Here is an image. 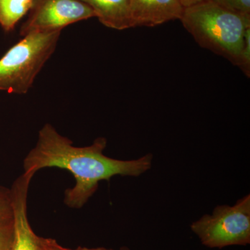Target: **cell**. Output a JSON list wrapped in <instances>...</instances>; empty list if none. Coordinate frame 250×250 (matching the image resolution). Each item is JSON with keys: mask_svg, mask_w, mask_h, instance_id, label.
<instances>
[{"mask_svg": "<svg viewBox=\"0 0 250 250\" xmlns=\"http://www.w3.org/2000/svg\"><path fill=\"white\" fill-rule=\"evenodd\" d=\"M106 146L107 140L100 137L90 146L75 147L71 140L47 123L39 131L35 147L23 161L24 172L35 174L48 167L69 171L76 183L65 190L63 202L67 207L79 209L98 190L102 181H109L118 175L140 177L152 167V154L134 160H118L104 154Z\"/></svg>", "mask_w": 250, "mask_h": 250, "instance_id": "6da1fadb", "label": "cell"}, {"mask_svg": "<svg viewBox=\"0 0 250 250\" xmlns=\"http://www.w3.org/2000/svg\"><path fill=\"white\" fill-rule=\"evenodd\" d=\"M180 20L202 47L222 56L241 68L250 16L231 11L210 0L184 8Z\"/></svg>", "mask_w": 250, "mask_h": 250, "instance_id": "7a4b0ae2", "label": "cell"}, {"mask_svg": "<svg viewBox=\"0 0 250 250\" xmlns=\"http://www.w3.org/2000/svg\"><path fill=\"white\" fill-rule=\"evenodd\" d=\"M62 31L31 33L12 46L0 59V90L28 93L55 52Z\"/></svg>", "mask_w": 250, "mask_h": 250, "instance_id": "3957f363", "label": "cell"}, {"mask_svg": "<svg viewBox=\"0 0 250 250\" xmlns=\"http://www.w3.org/2000/svg\"><path fill=\"white\" fill-rule=\"evenodd\" d=\"M203 246L211 249L250 244V195L232 206L218 205L190 225Z\"/></svg>", "mask_w": 250, "mask_h": 250, "instance_id": "277c9868", "label": "cell"}, {"mask_svg": "<svg viewBox=\"0 0 250 250\" xmlns=\"http://www.w3.org/2000/svg\"><path fill=\"white\" fill-rule=\"evenodd\" d=\"M95 17L93 10L80 0H35L21 36L62 31L74 23Z\"/></svg>", "mask_w": 250, "mask_h": 250, "instance_id": "5b68a950", "label": "cell"}, {"mask_svg": "<svg viewBox=\"0 0 250 250\" xmlns=\"http://www.w3.org/2000/svg\"><path fill=\"white\" fill-rule=\"evenodd\" d=\"M34 175L23 172L10 188L14 216V238L11 250H39V236L33 231L27 216L28 193Z\"/></svg>", "mask_w": 250, "mask_h": 250, "instance_id": "8992f818", "label": "cell"}, {"mask_svg": "<svg viewBox=\"0 0 250 250\" xmlns=\"http://www.w3.org/2000/svg\"><path fill=\"white\" fill-rule=\"evenodd\" d=\"M131 27H155L182 18L179 0H129Z\"/></svg>", "mask_w": 250, "mask_h": 250, "instance_id": "52a82bcc", "label": "cell"}, {"mask_svg": "<svg viewBox=\"0 0 250 250\" xmlns=\"http://www.w3.org/2000/svg\"><path fill=\"white\" fill-rule=\"evenodd\" d=\"M93 10L95 17L108 28L123 30L131 28L129 0H80Z\"/></svg>", "mask_w": 250, "mask_h": 250, "instance_id": "ba28073f", "label": "cell"}, {"mask_svg": "<svg viewBox=\"0 0 250 250\" xmlns=\"http://www.w3.org/2000/svg\"><path fill=\"white\" fill-rule=\"evenodd\" d=\"M35 0H0V26L6 32L31 11Z\"/></svg>", "mask_w": 250, "mask_h": 250, "instance_id": "9c48e42d", "label": "cell"}, {"mask_svg": "<svg viewBox=\"0 0 250 250\" xmlns=\"http://www.w3.org/2000/svg\"><path fill=\"white\" fill-rule=\"evenodd\" d=\"M13 218L11 190L9 188L0 187V223Z\"/></svg>", "mask_w": 250, "mask_h": 250, "instance_id": "30bf717a", "label": "cell"}, {"mask_svg": "<svg viewBox=\"0 0 250 250\" xmlns=\"http://www.w3.org/2000/svg\"><path fill=\"white\" fill-rule=\"evenodd\" d=\"M14 238V216L0 223V250H11Z\"/></svg>", "mask_w": 250, "mask_h": 250, "instance_id": "8fae6325", "label": "cell"}, {"mask_svg": "<svg viewBox=\"0 0 250 250\" xmlns=\"http://www.w3.org/2000/svg\"><path fill=\"white\" fill-rule=\"evenodd\" d=\"M226 9L239 13L244 16H250V0H213Z\"/></svg>", "mask_w": 250, "mask_h": 250, "instance_id": "7c38bea8", "label": "cell"}, {"mask_svg": "<svg viewBox=\"0 0 250 250\" xmlns=\"http://www.w3.org/2000/svg\"><path fill=\"white\" fill-rule=\"evenodd\" d=\"M241 69L248 76H250V27L247 29L245 34V43L242 54Z\"/></svg>", "mask_w": 250, "mask_h": 250, "instance_id": "4fadbf2b", "label": "cell"}, {"mask_svg": "<svg viewBox=\"0 0 250 250\" xmlns=\"http://www.w3.org/2000/svg\"><path fill=\"white\" fill-rule=\"evenodd\" d=\"M38 245H39V250H73L61 246L53 238H42L39 236Z\"/></svg>", "mask_w": 250, "mask_h": 250, "instance_id": "5bb4252c", "label": "cell"}, {"mask_svg": "<svg viewBox=\"0 0 250 250\" xmlns=\"http://www.w3.org/2000/svg\"><path fill=\"white\" fill-rule=\"evenodd\" d=\"M179 1L184 8H188L204 1H210V0H179Z\"/></svg>", "mask_w": 250, "mask_h": 250, "instance_id": "9a60e30c", "label": "cell"}, {"mask_svg": "<svg viewBox=\"0 0 250 250\" xmlns=\"http://www.w3.org/2000/svg\"><path fill=\"white\" fill-rule=\"evenodd\" d=\"M73 250H114L111 249H106L105 248H84V247H78L76 249Z\"/></svg>", "mask_w": 250, "mask_h": 250, "instance_id": "2e32d148", "label": "cell"}, {"mask_svg": "<svg viewBox=\"0 0 250 250\" xmlns=\"http://www.w3.org/2000/svg\"><path fill=\"white\" fill-rule=\"evenodd\" d=\"M120 250H130L129 248H126V247H123V248H121Z\"/></svg>", "mask_w": 250, "mask_h": 250, "instance_id": "e0dca14e", "label": "cell"}]
</instances>
